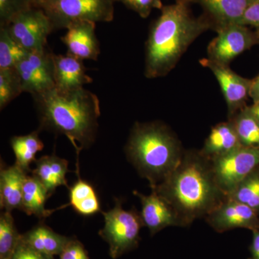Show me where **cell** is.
I'll return each mask as SVG.
<instances>
[{
  "instance_id": "6da1fadb",
  "label": "cell",
  "mask_w": 259,
  "mask_h": 259,
  "mask_svg": "<svg viewBox=\"0 0 259 259\" xmlns=\"http://www.w3.org/2000/svg\"><path fill=\"white\" fill-rule=\"evenodd\" d=\"M151 190L169 204L182 226L207 217L228 197L214 180L210 160L193 150L185 151L171 175Z\"/></svg>"
},
{
  "instance_id": "7a4b0ae2",
  "label": "cell",
  "mask_w": 259,
  "mask_h": 259,
  "mask_svg": "<svg viewBox=\"0 0 259 259\" xmlns=\"http://www.w3.org/2000/svg\"><path fill=\"white\" fill-rule=\"evenodd\" d=\"M186 2L163 6L153 22L146 42L144 74L148 79L166 76L197 37L212 29L209 19L195 17Z\"/></svg>"
},
{
  "instance_id": "3957f363",
  "label": "cell",
  "mask_w": 259,
  "mask_h": 259,
  "mask_svg": "<svg viewBox=\"0 0 259 259\" xmlns=\"http://www.w3.org/2000/svg\"><path fill=\"white\" fill-rule=\"evenodd\" d=\"M39 131L64 135L79 153L95 144L101 115L100 102L86 89L61 93L55 88L32 96Z\"/></svg>"
},
{
  "instance_id": "277c9868",
  "label": "cell",
  "mask_w": 259,
  "mask_h": 259,
  "mask_svg": "<svg viewBox=\"0 0 259 259\" xmlns=\"http://www.w3.org/2000/svg\"><path fill=\"white\" fill-rule=\"evenodd\" d=\"M127 159L151 189L180 164L185 151L171 128L159 121L136 122L125 145Z\"/></svg>"
},
{
  "instance_id": "5b68a950",
  "label": "cell",
  "mask_w": 259,
  "mask_h": 259,
  "mask_svg": "<svg viewBox=\"0 0 259 259\" xmlns=\"http://www.w3.org/2000/svg\"><path fill=\"white\" fill-rule=\"evenodd\" d=\"M115 0H47L41 8L54 30L66 29L80 21L110 23L114 19Z\"/></svg>"
},
{
  "instance_id": "8992f818",
  "label": "cell",
  "mask_w": 259,
  "mask_h": 259,
  "mask_svg": "<svg viewBox=\"0 0 259 259\" xmlns=\"http://www.w3.org/2000/svg\"><path fill=\"white\" fill-rule=\"evenodd\" d=\"M102 214L105 226L100 230V236L110 245L112 258H117L136 246L144 226L141 214L134 209L126 210L120 199H116L115 207Z\"/></svg>"
},
{
  "instance_id": "52a82bcc",
  "label": "cell",
  "mask_w": 259,
  "mask_h": 259,
  "mask_svg": "<svg viewBox=\"0 0 259 259\" xmlns=\"http://www.w3.org/2000/svg\"><path fill=\"white\" fill-rule=\"evenodd\" d=\"M210 161L214 180L228 197L259 166V149L242 146Z\"/></svg>"
},
{
  "instance_id": "ba28073f",
  "label": "cell",
  "mask_w": 259,
  "mask_h": 259,
  "mask_svg": "<svg viewBox=\"0 0 259 259\" xmlns=\"http://www.w3.org/2000/svg\"><path fill=\"white\" fill-rule=\"evenodd\" d=\"M218 35L207 47V59L229 66L238 56L259 45V35L250 27L235 23L216 30Z\"/></svg>"
},
{
  "instance_id": "9c48e42d",
  "label": "cell",
  "mask_w": 259,
  "mask_h": 259,
  "mask_svg": "<svg viewBox=\"0 0 259 259\" xmlns=\"http://www.w3.org/2000/svg\"><path fill=\"white\" fill-rule=\"evenodd\" d=\"M5 27L11 36L28 52L48 49V37L54 30L45 12L37 7L20 13Z\"/></svg>"
},
{
  "instance_id": "30bf717a",
  "label": "cell",
  "mask_w": 259,
  "mask_h": 259,
  "mask_svg": "<svg viewBox=\"0 0 259 259\" xmlns=\"http://www.w3.org/2000/svg\"><path fill=\"white\" fill-rule=\"evenodd\" d=\"M53 54L49 48L31 51L17 64L23 93L35 96L55 88Z\"/></svg>"
},
{
  "instance_id": "8fae6325",
  "label": "cell",
  "mask_w": 259,
  "mask_h": 259,
  "mask_svg": "<svg viewBox=\"0 0 259 259\" xmlns=\"http://www.w3.org/2000/svg\"><path fill=\"white\" fill-rule=\"evenodd\" d=\"M199 63L212 71L222 90L228 107V119H231L246 107L250 97L252 79H246L233 71L229 66L218 64L207 58Z\"/></svg>"
},
{
  "instance_id": "7c38bea8",
  "label": "cell",
  "mask_w": 259,
  "mask_h": 259,
  "mask_svg": "<svg viewBox=\"0 0 259 259\" xmlns=\"http://www.w3.org/2000/svg\"><path fill=\"white\" fill-rule=\"evenodd\" d=\"M258 213L249 206L228 197L206 217V221L217 231L233 228L259 230Z\"/></svg>"
},
{
  "instance_id": "4fadbf2b",
  "label": "cell",
  "mask_w": 259,
  "mask_h": 259,
  "mask_svg": "<svg viewBox=\"0 0 259 259\" xmlns=\"http://www.w3.org/2000/svg\"><path fill=\"white\" fill-rule=\"evenodd\" d=\"M95 29L96 23L91 21L76 22L70 25L61 37V41L67 49L66 54L80 60L97 61L100 48Z\"/></svg>"
},
{
  "instance_id": "5bb4252c",
  "label": "cell",
  "mask_w": 259,
  "mask_h": 259,
  "mask_svg": "<svg viewBox=\"0 0 259 259\" xmlns=\"http://www.w3.org/2000/svg\"><path fill=\"white\" fill-rule=\"evenodd\" d=\"M255 0H186L189 4L199 5L209 19L212 30L231 24H241L245 11Z\"/></svg>"
},
{
  "instance_id": "9a60e30c",
  "label": "cell",
  "mask_w": 259,
  "mask_h": 259,
  "mask_svg": "<svg viewBox=\"0 0 259 259\" xmlns=\"http://www.w3.org/2000/svg\"><path fill=\"white\" fill-rule=\"evenodd\" d=\"M55 89L61 93H71L93 82L87 74L83 61L69 55L53 54Z\"/></svg>"
},
{
  "instance_id": "2e32d148",
  "label": "cell",
  "mask_w": 259,
  "mask_h": 259,
  "mask_svg": "<svg viewBox=\"0 0 259 259\" xmlns=\"http://www.w3.org/2000/svg\"><path fill=\"white\" fill-rule=\"evenodd\" d=\"M135 195L141 200V215L144 226L153 235L167 227L179 226L175 211L169 204L154 190L149 195L134 191Z\"/></svg>"
},
{
  "instance_id": "e0dca14e",
  "label": "cell",
  "mask_w": 259,
  "mask_h": 259,
  "mask_svg": "<svg viewBox=\"0 0 259 259\" xmlns=\"http://www.w3.org/2000/svg\"><path fill=\"white\" fill-rule=\"evenodd\" d=\"M241 147L242 145L234 123L228 119L226 122H221L212 127L199 152L212 161Z\"/></svg>"
},
{
  "instance_id": "ac0fdd59",
  "label": "cell",
  "mask_w": 259,
  "mask_h": 259,
  "mask_svg": "<svg viewBox=\"0 0 259 259\" xmlns=\"http://www.w3.org/2000/svg\"><path fill=\"white\" fill-rule=\"evenodd\" d=\"M28 174L16 164L1 165L0 171V207L12 212L21 209L24 182Z\"/></svg>"
},
{
  "instance_id": "d6986e66",
  "label": "cell",
  "mask_w": 259,
  "mask_h": 259,
  "mask_svg": "<svg viewBox=\"0 0 259 259\" xmlns=\"http://www.w3.org/2000/svg\"><path fill=\"white\" fill-rule=\"evenodd\" d=\"M35 163V168L32 170V175L40 181L50 197L59 187L64 186L69 188L66 180V175L70 171L67 160L55 154L46 155Z\"/></svg>"
},
{
  "instance_id": "ffe728a7",
  "label": "cell",
  "mask_w": 259,
  "mask_h": 259,
  "mask_svg": "<svg viewBox=\"0 0 259 259\" xmlns=\"http://www.w3.org/2000/svg\"><path fill=\"white\" fill-rule=\"evenodd\" d=\"M21 239L32 249L54 256L61 254L71 238L61 236L44 223H40L21 235Z\"/></svg>"
},
{
  "instance_id": "44dd1931",
  "label": "cell",
  "mask_w": 259,
  "mask_h": 259,
  "mask_svg": "<svg viewBox=\"0 0 259 259\" xmlns=\"http://www.w3.org/2000/svg\"><path fill=\"white\" fill-rule=\"evenodd\" d=\"M49 197L50 195L40 181L32 175H28L24 182L20 210L28 215L36 216L42 221L55 211L46 209V202Z\"/></svg>"
},
{
  "instance_id": "7402d4cb",
  "label": "cell",
  "mask_w": 259,
  "mask_h": 259,
  "mask_svg": "<svg viewBox=\"0 0 259 259\" xmlns=\"http://www.w3.org/2000/svg\"><path fill=\"white\" fill-rule=\"evenodd\" d=\"M38 130L25 136H13L10 139V145L15 156V164L27 174L32 171L30 165L36 161L37 153L44 148Z\"/></svg>"
},
{
  "instance_id": "603a6c76",
  "label": "cell",
  "mask_w": 259,
  "mask_h": 259,
  "mask_svg": "<svg viewBox=\"0 0 259 259\" xmlns=\"http://www.w3.org/2000/svg\"><path fill=\"white\" fill-rule=\"evenodd\" d=\"M69 203L80 215L91 216L101 212L100 200L95 188L87 181L79 180L69 187Z\"/></svg>"
},
{
  "instance_id": "cb8c5ba5",
  "label": "cell",
  "mask_w": 259,
  "mask_h": 259,
  "mask_svg": "<svg viewBox=\"0 0 259 259\" xmlns=\"http://www.w3.org/2000/svg\"><path fill=\"white\" fill-rule=\"evenodd\" d=\"M233 120L243 147L259 149V120L246 106L233 116Z\"/></svg>"
},
{
  "instance_id": "d4e9b609",
  "label": "cell",
  "mask_w": 259,
  "mask_h": 259,
  "mask_svg": "<svg viewBox=\"0 0 259 259\" xmlns=\"http://www.w3.org/2000/svg\"><path fill=\"white\" fill-rule=\"evenodd\" d=\"M11 212L4 210L0 215V259H11L21 240Z\"/></svg>"
},
{
  "instance_id": "484cf974",
  "label": "cell",
  "mask_w": 259,
  "mask_h": 259,
  "mask_svg": "<svg viewBox=\"0 0 259 259\" xmlns=\"http://www.w3.org/2000/svg\"><path fill=\"white\" fill-rule=\"evenodd\" d=\"M28 54L5 26H0V70L13 69Z\"/></svg>"
},
{
  "instance_id": "4316f807",
  "label": "cell",
  "mask_w": 259,
  "mask_h": 259,
  "mask_svg": "<svg viewBox=\"0 0 259 259\" xmlns=\"http://www.w3.org/2000/svg\"><path fill=\"white\" fill-rule=\"evenodd\" d=\"M228 197L249 206L259 213V166Z\"/></svg>"
},
{
  "instance_id": "83f0119b",
  "label": "cell",
  "mask_w": 259,
  "mask_h": 259,
  "mask_svg": "<svg viewBox=\"0 0 259 259\" xmlns=\"http://www.w3.org/2000/svg\"><path fill=\"white\" fill-rule=\"evenodd\" d=\"M23 93L21 81L15 68L0 70V109L5 107Z\"/></svg>"
},
{
  "instance_id": "f1b7e54d",
  "label": "cell",
  "mask_w": 259,
  "mask_h": 259,
  "mask_svg": "<svg viewBox=\"0 0 259 259\" xmlns=\"http://www.w3.org/2000/svg\"><path fill=\"white\" fill-rule=\"evenodd\" d=\"M35 7L32 0H0V26H6L19 14Z\"/></svg>"
},
{
  "instance_id": "f546056e",
  "label": "cell",
  "mask_w": 259,
  "mask_h": 259,
  "mask_svg": "<svg viewBox=\"0 0 259 259\" xmlns=\"http://www.w3.org/2000/svg\"><path fill=\"white\" fill-rule=\"evenodd\" d=\"M115 2L122 3L142 18H147L153 10H161L163 7L162 0H115Z\"/></svg>"
},
{
  "instance_id": "4dcf8cb0",
  "label": "cell",
  "mask_w": 259,
  "mask_h": 259,
  "mask_svg": "<svg viewBox=\"0 0 259 259\" xmlns=\"http://www.w3.org/2000/svg\"><path fill=\"white\" fill-rule=\"evenodd\" d=\"M59 259H90L84 247L76 238H71L59 255Z\"/></svg>"
},
{
  "instance_id": "1f68e13d",
  "label": "cell",
  "mask_w": 259,
  "mask_h": 259,
  "mask_svg": "<svg viewBox=\"0 0 259 259\" xmlns=\"http://www.w3.org/2000/svg\"><path fill=\"white\" fill-rule=\"evenodd\" d=\"M11 259H54V256L44 254L37 250L32 249L21 239Z\"/></svg>"
},
{
  "instance_id": "d6a6232c",
  "label": "cell",
  "mask_w": 259,
  "mask_h": 259,
  "mask_svg": "<svg viewBox=\"0 0 259 259\" xmlns=\"http://www.w3.org/2000/svg\"><path fill=\"white\" fill-rule=\"evenodd\" d=\"M241 24L253 28L259 35V0H255L250 5L242 18Z\"/></svg>"
},
{
  "instance_id": "836d02e7",
  "label": "cell",
  "mask_w": 259,
  "mask_h": 259,
  "mask_svg": "<svg viewBox=\"0 0 259 259\" xmlns=\"http://www.w3.org/2000/svg\"><path fill=\"white\" fill-rule=\"evenodd\" d=\"M250 97L253 100V104L259 103V74L252 79Z\"/></svg>"
},
{
  "instance_id": "e575fe53",
  "label": "cell",
  "mask_w": 259,
  "mask_h": 259,
  "mask_svg": "<svg viewBox=\"0 0 259 259\" xmlns=\"http://www.w3.org/2000/svg\"><path fill=\"white\" fill-rule=\"evenodd\" d=\"M251 252L253 259H259V230L253 231Z\"/></svg>"
},
{
  "instance_id": "d590c367",
  "label": "cell",
  "mask_w": 259,
  "mask_h": 259,
  "mask_svg": "<svg viewBox=\"0 0 259 259\" xmlns=\"http://www.w3.org/2000/svg\"><path fill=\"white\" fill-rule=\"evenodd\" d=\"M250 111L254 115L255 117L259 120V103L253 104L248 106Z\"/></svg>"
},
{
  "instance_id": "8d00e7d4",
  "label": "cell",
  "mask_w": 259,
  "mask_h": 259,
  "mask_svg": "<svg viewBox=\"0 0 259 259\" xmlns=\"http://www.w3.org/2000/svg\"><path fill=\"white\" fill-rule=\"evenodd\" d=\"M47 1V0H32V3H33L35 7H37V8H41L42 5Z\"/></svg>"
},
{
  "instance_id": "74e56055",
  "label": "cell",
  "mask_w": 259,
  "mask_h": 259,
  "mask_svg": "<svg viewBox=\"0 0 259 259\" xmlns=\"http://www.w3.org/2000/svg\"><path fill=\"white\" fill-rule=\"evenodd\" d=\"M181 1L186 2V0H175V2H181ZM186 3H187V2H186Z\"/></svg>"
}]
</instances>
